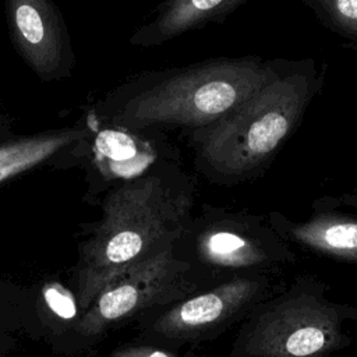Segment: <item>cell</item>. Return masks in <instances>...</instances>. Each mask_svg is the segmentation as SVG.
Segmentation results:
<instances>
[{
	"mask_svg": "<svg viewBox=\"0 0 357 357\" xmlns=\"http://www.w3.org/2000/svg\"><path fill=\"white\" fill-rule=\"evenodd\" d=\"M188 208L187 195L174 194L156 176L134 178L110 192L103 219L81 252L78 307L86 311L109 283L170 245Z\"/></svg>",
	"mask_w": 357,
	"mask_h": 357,
	"instance_id": "6da1fadb",
	"label": "cell"
},
{
	"mask_svg": "<svg viewBox=\"0 0 357 357\" xmlns=\"http://www.w3.org/2000/svg\"><path fill=\"white\" fill-rule=\"evenodd\" d=\"M279 71L259 59H219L176 70L137 92L116 120L130 128L206 127L258 91Z\"/></svg>",
	"mask_w": 357,
	"mask_h": 357,
	"instance_id": "7a4b0ae2",
	"label": "cell"
},
{
	"mask_svg": "<svg viewBox=\"0 0 357 357\" xmlns=\"http://www.w3.org/2000/svg\"><path fill=\"white\" fill-rule=\"evenodd\" d=\"M317 84L314 70L278 73L227 114L199 128L202 158L229 176L258 167L296 128Z\"/></svg>",
	"mask_w": 357,
	"mask_h": 357,
	"instance_id": "3957f363",
	"label": "cell"
},
{
	"mask_svg": "<svg viewBox=\"0 0 357 357\" xmlns=\"http://www.w3.org/2000/svg\"><path fill=\"white\" fill-rule=\"evenodd\" d=\"M337 305L318 297L289 296L262 311L234 349L237 357H325L347 337Z\"/></svg>",
	"mask_w": 357,
	"mask_h": 357,
	"instance_id": "277c9868",
	"label": "cell"
},
{
	"mask_svg": "<svg viewBox=\"0 0 357 357\" xmlns=\"http://www.w3.org/2000/svg\"><path fill=\"white\" fill-rule=\"evenodd\" d=\"M187 269L185 262L174 258L173 245H167L109 283L85 311L77 331L92 336L142 308L181 298L195 287Z\"/></svg>",
	"mask_w": 357,
	"mask_h": 357,
	"instance_id": "5b68a950",
	"label": "cell"
},
{
	"mask_svg": "<svg viewBox=\"0 0 357 357\" xmlns=\"http://www.w3.org/2000/svg\"><path fill=\"white\" fill-rule=\"evenodd\" d=\"M15 46L43 79L66 75L71 52L63 21L50 0H7Z\"/></svg>",
	"mask_w": 357,
	"mask_h": 357,
	"instance_id": "8992f818",
	"label": "cell"
},
{
	"mask_svg": "<svg viewBox=\"0 0 357 357\" xmlns=\"http://www.w3.org/2000/svg\"><path fill=\"white\" fill-rule=\"evenodd\" d=\"M264 284L236 278L205 293L183 298L165 311L152 329L169 339H192L227 322L254 301Z\"/></svg>",
	"mask_w": 357,
	"mask_h": 357,
	"instance_id": "52a82bcc",
	"label": "cell"
},
{
	"mask_svg": "<svg viewBox=\"0 0 357 357\" xmlns=\"http://www.w3.org/2000/svg\"><path fill=\"white\" fill-rule=\"evenodd\" d=\"M247 0H165L153 18L130 39L137 46H156L209 22H220Z\"/></svg>",
	"mask_w": 357,
	"mask_h": 357,
	"instance_id": "ba28073f",
	"label": "cell"
},
{
	"mask_svg": "<svg viewBox=\"0 0 357 357\" xmlns=\"http://www.w3.org/2000/svg\"><path fill=\"white\" fill-rule=\"evenodd\" d=\"M197 252L205 264L220 268H251L271 259L262 240L230 225L205 229L197 240Z\"/></svg>",
	"mask_w": 357,
	"mask_h": 357,
	"instance_id": "9c48e42d",
	"label": "cell"
},
{
	"mask_svg": "<svg viewBox=\"0 0 357 357\" xmlns=\"http://www.w3.org/2000/svg\"><path fill=\"white\" fill-rule=\"evenodd\" d=\"M294 241L343 261L357 264V219L319 215L290 229Z\"/></svg>",
	"mask_w": 357,
	"mask_h": 357,
	"instance_id": "30bf717a",
	"label": "cell"
},
{
	"mask_svg": "<svg viewBox=\"0 0 357 357\" xmlns=\"http://www.w3.org/2000/svg\"><path fill=\"white\" fill-rule=\"evenodd\" d=\"M95 162L109 178H135L153 160L152 149L121 130H103L95 138Z\"/></svg>",
	"mask_w": 357,
	"mask_h": 357,
	"instance_id": "8fae6325",
	"label": "cell"
},
{
	"mask_svg": "<svg viewBox=\"0 0 357 357\" xmlns=\"http://www.w3.org/2000/svg\"><path fill=\"white\" fill-rule=\"evenodd\" d=\"M85 135L86 131L67 130L0 145V183L42 163L66 145Z\"/></svg>",
	"mask_w": 357,
	"mask_h": 357,
	"instance_id": "7c38bea8",
	"label": "cell"
},
{
	"mask_svg": "<svg viewBox=\"0 0 357 357\" xmlns=\"http://www.w3.org/2000/svg\"><path fill=\"white\" fill-rule=\"evenodd\" d=\"M332 31L357 40V0H305Z\"/></svg>",
	"mask_w": 357,
	"mask_h": 357,
	"instance_id": "4fadbf2b",
	"label": "cell"
},
{
	"mask_svg": "<svg viewBox=\"0 0 357 357\" xmlns=\"http://www.w3.org/2000/svg\"><path fill=\"white\" fill-rule=\"evenodd\" d=\"M43 297L49 308L63 319H73L77 315L75 297L60 283H50L43 289Z\"/></svg>",
	"mask_w": 357,
	"mask_h": 357,
	"instance_id": "5bb4252c",
	"label": "cell"
},
{
	"mask_svg": "<svg viewBox=\"0 0 357 357\" xmlns=\"http://www.w3.org/2000/svg\"><path fill=\"white\" fill-rule=\"evenodd\" d=\"M110 357H177L176 354L151 347V346H132V347H124L117 351H114Z\"/></svg>",
	"mask_w": 357,
	"mask_h": 357,
	"instance_id": "9a60e30c",
	"label": "cell"
}]
</instances>
